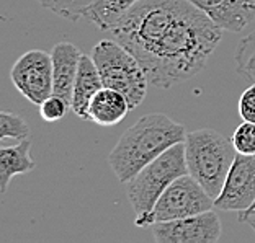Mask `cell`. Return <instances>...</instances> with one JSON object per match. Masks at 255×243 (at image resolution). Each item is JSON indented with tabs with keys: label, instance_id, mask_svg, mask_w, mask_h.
<instances>
[{
	"label": "cell",
	"instance_id": "1",
	"mask_svg": "<svg viewBox=\"0 0 255 243\" xmlns=\"http://www.w3.org/2000/svg\"><path fill=\"white\" fill-rule=\"evenodd\" d=\"M110 31L136 56L149 85L164 90L200 74L223 38L190 0H141Z\"/></svg>",
	"mask_w": 255,
	"mask_h": 243
},
{
	"label": "cell",
	"instance_id": "2",
	"mask_svg": "<svg viewBox=\"0 0 255 243\" xmlns=\"http://www.w3.org/2000/svg\"><path fill=\"white\" fill-rule=\"evenodd\" d=\"M185 137L187 132L183 124L173 121L167 114H146L118 139L108 157V163L118 181L128 183L167 149L185 142Z\"/></svg>",
	"mask_w": 255,
	"mask_h": 243
},
{
	"label": "cell",
	"instance_id": "3",
	"mask_svg": "<svg viewBox=\"0 0 255 243\" xmlns=\"http://www.w3.org/2000/svg\"><path fill=\"white\" fill-rule=\"evenodd\" d=\"M236 155L233 139L214 129L191 131L185 137L188 175L193 176L213 199L221 193Z\"/></svg>",
	"mask_w": 255,
	"mask_h": 243
},
{
	"label": "cell",
	"instance_id": "4",
	"mask_svg": "<svg viewBox=\"0 0 255 243\" xmlns=\"http://www.w3.org/2000/svg\"><path fill=\"white\" fill-rule=\"evenodd\" d=\"M188 173L185 142L175 144L164 154L137 171L126 184L128 199L136 214V225L144 227V221L154 209L155 202L170 184Z\"/></svg>",
	"mask_w": 255,
	"mask_h": 243
},
{
	"label": "cell",
	"instance_id": "5",
	"mask_svg": "<svg viewBox=\"0 0 255 243\" xmlns=\"http://www.w3.org/2000/svg\"><path fill=\"white\" fill-rule=\"evenodd\" d=\"M92 59L100 72L103 86L118 90L129 101L131 109L142 103L149 80L136 56L117 39H103L92 49Z\"/></svg>",
	"mask_w": 255,
	"mask_h": 243
},
{
	"label": "cell",
	"instance_id": "6",
	"mask_svg": "<svg viewBox=\"0 0 255 243\" xmlns=\"http://www.w3.org/2000/svg\"><path fill=\"white\" fill-rule=\"evenodd\" d=\"M214 199L191 175L177 178L155 202L154 209L144 221V227L155 222H167L211 211Z\"/></svg>",
	"mask_w": 255,
	"mask_h": 243
},
{
	"label": "cell",
	"instance_id": "7",
	"mask_svg": "<svg viewBox=\"0 0 255 243\" xmlns=\"http://www.w3.org/2000/svg\"><path fill=\"white\" fill-rule=\"evenodd\" d=\"M10 79L15 88L31 101L41 105L53 95V59L51 54L41 49H31L18 57L10 71Z\"/></svg>",
	"mask_w": 255,
	"mask_h": 243
},
{
	"label": "cell",
	"instance_id": "8",
	"mask_svg": "<svg viewBox=\"0 0 255 243\" xmlns=\"http://www.w3.org/2000/svg\"><path fill=\"white\" fill-rule=\"evenodd\" d=\"M150 232L157 243H216L221 239V222L211 209L175 221L155 222L150 225Z\"/></svg>",
	"mask_w": 255,
	"mask_h": 243
},
{
	"label": "cell",
	"instance_id": "9",
	"mask_svg": "<svg viewBox=\"0 0 255 243\" xmlns=\"http://www.w3.org/2000/svg\"><path fill=\"white\" fill-rule=\"evenodd\" d=\"M255 204V155L237 154L214 207L221 211L247 212Z\"/></svg>",
	"mask_w": 255,
	"mask_h": 243
},
{
	"label": "cell",
	"instance_id": "10",
	"mask_svg": "<svg viewBox=\"0 0 255 243\" xmlns=\"http://www.w3.org/2000/svg\"><path fill=\"white\" fill-rule=\"evenodd\" d=\"M219 28L239 33L255 18V0H190Z\"/></svg>",
	"mask_w": 255,
	"mask_h": 243
},
{
	"label": "cell",
	"instance_id": "11",
	"mask_svg": "<svg viewBox=\"0 0 255 243\" xmlns=\"http://www.w3.org/2000/svg\"><path fill=\"white\" fill-rule=\"evenodd\" d=\"M51 59H53V93L64 98L71 103L72 90L75 79H77L80 59L82 53L75 44L69 41L57 43L51 51Z\"/></svg>",
	"mask_w": 255,
	"mask_h": 243
},
{
	"label": "cell",
	"instance_id": "12",
	"mask_svg": "<svg viewBox=\"0 0 255 243\" xmlns=\"http://www.w3.org/2000/svg\"><path fill=\"white\" fill-rule=\"evenodd\" d=\"M102 88H103V82L94 59H92V56L82 54L77 79H75L74 90H72V100H71V109L75 113V116L89 121L90 101L97 95V91Z\"/></svg>",
	"mask_w": 255,
	"mask_h": 243
},
{
	"label": "cell",
	"instance_id": "13",
	"mask_svg": "<svg viewBox=\"0 0 255 243\" xmlns=\"http://www.w3.org/2000/svg\"><path fill=\"white\" fill-rule=\"evenodd\" d=\"M131 105L128 98L118 90L103 86L92 98L89 106V121H94L98 126H115L121 123L129 113Z\"/></svg>",
	"mask_w": 255,
	"mask_h": 243
},
{
	"label": "cell",
	"instance_id": "14",
	"mask_svg": "<svg viewBox=\"0 0 255 243\" xmlns=\"http://www.w3.org/2000/svg\"><path fill=\"white\" fill-rule=\"evenodd\" d=\"M31 139H23L16 146L0 147V191L5 193L10 180L15 175H23L34 168L30 157Z\"/></svg>",
	"mask_w": 255,
	"mask_h": 243
},
{
	"label": "cell",
	"instance_id": "15",
	"mask_svg": "<svg viewBox=\"0 0 255 243\" xmlns=\"http://www.w3.org/2000/svg\"><path fill=\"white\" fill-rule=\"evenodd\" d=\"M141 0H92L85 16L100 30H112L118 20Z\"/></svg>",
	"mask_w": 255,
	"mask_h": 243
},
{
	"label": "cell",
	"instance_id": "16",
	"mask_svg": "<svg viewBox=\"0 0 255 243\" xmlns=\"http://www.w3.org/2000/svg\"><path fill=\"white\" fill-rule=\"evenodd\" d=\"M234 57L237 72L255 83V31L239 43Z\"/></svg>",
	"mask_w": 255,
	"mask_h": 243
},
{
	"label": "cell",
	"instance_id": "17",
	"mask_svg": "<svg viewBox=\"0 0 255 243\" xmlns=\"http://www.w3.org/2000/svg\"><path fill=\"white\" fill-rule=\"evenodd\" d=\"M36 2L62 18L77 21L80 16H85L92 0H36Z\"/></svg>",
	"mask_w": 255,
	"mask_h": 243
},
{
	"label": "cell",
	"instance_id": "18",
	"mask_svg": "<svg viewBox=\"0 0 255 243\" xmlns=\"http://www.w3.org/2000/svg\"><path fill=\"white\" fill-rule=\"evenodd\" d=\"M8 137L16 139V141L28 139L30 137V127L18 114L2 111L0 113V141H5Z\"/></svg>",
	"mask_w": 255,
	"mask_h": 243
},
{
	"label": "cell",
	"instance_id": "19",
	"mask_svg": "<svg viewBox=\"0 0 255 243\" xmlns=\"http://www.w3.org/2000/svg\"><path fill=\"white\" fill-rule=\"evenodd\" d=\"M231 139H233L237 154L255 155V123L244 121L241 126L236 127Z\"/></svg>",
	"mask_w": 255,
	"mask_h": 243
},
{
	"label": "cell",
	"instance_id": "20",
	"mask_svg": "<svg viewBox=\"0 0 255 243\" xmlns=\"http://www.w3.org/2000/svg\"><path fill=\"white\" fill-rule=\"evenodd\" d=\"M69 108H71V103L53 93L39 105V114L48 123H54V121H59L66 116Z\"/></svg>",
	"mask_w": 255,
	"mask_h": 243
},
{
	"label": "cell",
	"instance_id": "21",
	"mask_svg": "<svg viewBox=\"0 0 255 243\" xmlns=\"http://www.w3.org/2000/svg\"><path fill=\"white\" fill-rule=\"evenodd\" d=\"M239 114L244 121L255 123V83H252L242 93L239 100Z\"/></svg>",
	"mask_w": 255,
	"mask_h": 243
},
{
	"label": "cell",
	"instance_id": "22",
	"mask_svg": "<svg viewBox=\"0 0 255 243\" xmlns=\"http://www.w3.org/2000/svg\"><path fill=\"white\" fill-rule=\"evenodd\" d=\"M239 221L249 224V225H251V227L254 229V232H255V211L251 212V214H247V216H241V217H239Z\"/></svg>",
	"mask_w": 255,
	"mask_h": 243
},
{
	"label": "cell",
	"instance_id": "23",
	"mask_svg": "<svg viewBox=\"0 0 255 243\" xmlns=\"http://www.w3.org/2000/svg\"><path fill=\"white\" fill-rule=\"evenodd\" d=\"M254 211H255V204L252 206V209H249L247 212H241V214H239V217H241V216H247V214H251V212H254Z\"/></svg>",
	"mask_w": 255,
	"mask_h": 243
}]
</instances>
